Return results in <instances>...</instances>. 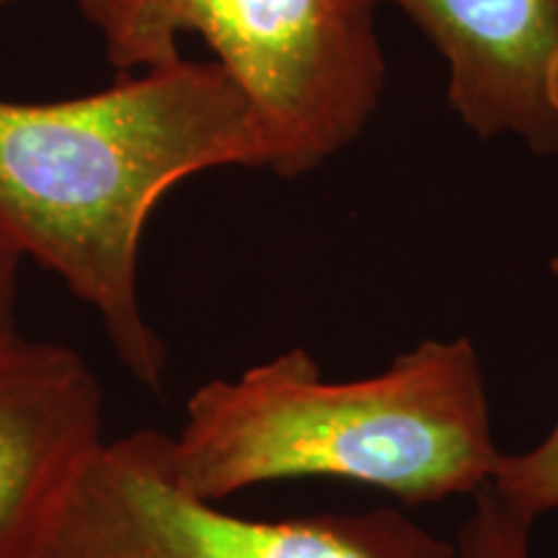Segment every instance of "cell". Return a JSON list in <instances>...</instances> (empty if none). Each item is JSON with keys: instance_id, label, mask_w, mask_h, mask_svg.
Masks as SVG:
<instances>
[{"instance_id": "277c9868", "label": "cell", "mask_w": 558, "mask_h": 558, "mask_svg": "<svg viewBox=\"0 0 558 558\" xmlns=\"http://www.w3.org/2000/svg\"><path fill=\"white\" fill-rule=\"evenodd\" d=\"M34 558H458L396 509L254 520L192 494L169 435L104 437L83 463Z\"/></svg>"}, {"instance_id": "30bf717a", "label": "cell", "mask_w": 558, "mask_h": 558, "mask_svg": "<svg viewBox=\"0 0 558 558\" xmlns=\"http://www.w3.org/2000/svg\"><path fill=\"white\" fill-rule=\"evenodd\" d=\"M3 3H11V0H0V5H3Z\"/></svg>"}, {"instance_id": "7a4b0ae2", "label": "cell", "mask_w": 558, "mask_h": 558, "mask_svg": "<svg viewBox=\"0 0 558 558\" xmlns=\"http://www.w3.org/2000/svg\"><path fill=\"white\" fill-rule=\"evenodd\" d=\"M169 450L181 484L218 505L295 478L352 481L432 505L476 497L501 458L469 337L424 339L357 380H326L311 352L288 349L194 390Z\"/></svg>"}, {"instance_id": "6da1fadb", "label": "cell", "mask_w": 558, "mask_h": 558, "mask_svg": "<svg viewBox=\"0 0 558 558\" xmlns=\"http://www.w3.org/2000/svg\"><path fill=\"white\" fill-rule=\"evenodd\" d=\"M222 166L269 169V143L215 60L181 58L81 99L0 101V239L94 308L148 388L163 380L166 344L140 303L145 226L173 186Z\"/></svg>"}, {"instance_id": "5b68a950", "label": "cell", "mask_w": 558, "mask_h": 558, "mask_svg": "<svg viewBox=\"0 0 558 558\" xmlns=\"http://www.w3.org/2000/svg\"><path fill=\"white\" fill-rule=\"evenodd\" d=\"M393 5L448 68V107L478 137L558 156V0H360Z\"/></svg>"}, {"instance_id": "9c48e42d", "label": "cell", "mask_w": 558, "mask_h": 558, "mask_svg": "<svg viewBox=\"0 0 558 558\" xmlns=\"http://www.w3.org/2000/svg\"><path fill=\"white\" fill-rule=\"evenodd\" d=\"M24 256L0 239V347L21 337L19 331V267Z\"/></svg>"}, {"instance_id": "3957f363", "label": "cell", "mask_w": 558, "mask_h": 558, "mask_svg": "<svg viewBox=\"0 0 558 558\" xmlns=\"http://www.w3.org/2000/svg\"><path fill=\"white\" fill-rule=\"evenodd\" d=\"M111 68L181 60L197 34L239 83L269 143V171L303 177L357 140L386 90L375 11L360 0H75Z\"/></svg>"}, {"instance_id": "8992f818", "label": "cell", "mask_w": 558, "mask_h": 558, "mask_svg": "<svg viewBox=\"0 0 558 558\" xmlns=\"http://www.w3.org/2000/svg\"><path fill=\"white\" fill-rule=\"evenodd\" d=\"M104 437V390L75 349L24 337L0 347V558L37 556Z\"/></svg>"}, {"instance_id": "52a82bcc", "label": "cell", "mask_w": 558, "mask_h": 558, "mask_svg": "<svg viewBox=\"0 0 558 558\" xmlns=\"http://www.w3.org/2000/svg\"><path fill=\"white\" fill-rule=\"evenodd\" d=\"M550 275L558 282V256L550 259ZM488 486L530 522L558 509V422L533 450L501 452Z\"/></svg>"}, {"instance_id": "ba28073f", "label": "cell", "mask_w": 558, "mask_h": 558, "mask_svg": "<svg viewBox=\"0 0 558 558\" xmlns=\"http://www.w3.org/2000/svg\"><path fill=\"white\" fill-rule=\"evenodd\" d=\"M533 525L492 486L481 488L473 497L471 518L458 533V558H530Z\"/></svg>"}]
</instances>
